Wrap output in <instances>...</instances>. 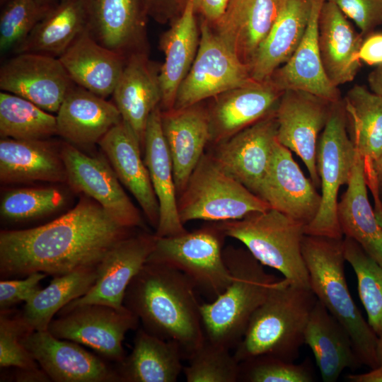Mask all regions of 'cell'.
I'll use <instances>...</instances> for the list:
<instances>
[{
	"label": "cell",
	"instance_id": "obj_1",
	"mask_svg": "<svg viewBox=\"0 0 382 382\" xmlns=\"http://www.w3.org/2000/svg\"><path fill=\"white\" fill-rule=\"evenodd\" d=\"M96 201L83 197L65 214L35 228L0 233L2 279L35 272L57 277L97 267L120 241L132 234Z\"/></svg>",
	"mask_w": 382,
	"mask_h": 382
},
{
	"label": "cell",
	"instance_id": "obj_2",
	"mask_svg": "<svg viewBox=\"0 0 382 382\" xmlns=\"http://www.w3.org/2000/svg\"><path fill=\"white\" fill-rule=\"evenodd\" d=\"M196 291L180 271L146 262L129 283L124 306L145 330L176 343L188 359L206 338Z\"/></svg>",
	"mask_w": 382,
	"mask_h": 382
},
{
	"label": "cell",
	"instance_id": "obj_3",
	"mask_svg": "<svg viewBox=\"0 0 382 382\" xmlns=\"http://www.w3.org/2000/svg\"><path fill=\"white\" fill-rule=\"evenodd\" d=\"M317 298L311 289L279 279L253 314L245 332L233 349L241 363L270 355L294 362L304 344V334Z\"/></svg>",
	"mask_w": 382,
	"mask_h": 382
},
{
	"label": "cell",
	"instance_id": "obj_4",
	"mask_svg": "<svg viewBox=\"0 0 382 382\" xmlns=\"http://www.w3.org/2000/svg\"><path fill=\"white\" fill-rule=\"evenodd\" d=\"M343 238L305 234L303 257L308 272L310 288L317 299L345 328L362 365L378 366V337L364 318L347 286Z\"/></svg>",
	"mask_w": 382,
	"mask_h": 382
},
{
	"label": "cell",
	"instance_id": "obj_5",
	"mask_svg": "<svg viewBox=\"0 0 382 382\" xmlns=\"http://www.w3.org/2000/svg\"><path fill=\"white\" fill-rule=\"evenodd\" d=\"M224 258L231 274L225 291L200 311L206 338L229 349L242 340L250 320L279 280L246 248L228 247Z\"/></svg>",
	"mask_w": 382,
	"mask_h": 382
},
{
	"label": "cell",
	"instance_id": "obj_6",
	"mask_svg": "<svg viewBox=\"0 0 382 382\" xmlns=\"http://www.w3.org/2000/svg\"><path fill=\"white\" fill-rule=\"evenodd\" d=\"M218 225L226 236L242 243L262 265L277 270L291 284L311 289L302 253L303 224L270 208Z\"/></svg>",
	"mask_w": 382,
	"mask_h": 382
},
{
	"label": "cell",
	"instance_id": "obj_7",
	"mask_svg": "<svg viewBox=\"0 0 382 382\" xmlns=\"http://www.w3.org/2000/svg\"><path fill=\"white\" fill-rule=\"evenodd\" d=\"M178 199L183 224L193 220L226 221L270 209L269 204L204 154Z\"/></svg>",
	"mask_w": 382,
	"mask_h": 382
},
{
	"label": "cell",
	"instance_id": "obj_8",
	"mask_svg": "<svg viewBox=\"0 0 382 382\" xmlns=\"http://www.w3.org/2000/svg\"><path fill=\"white\" fill-rule=\"evenodd\" d=\"M226 236L218 224L177 236H156L146 262L161 263L180 271L197 291L212 301L231 282L222 250Z\"/></svg>",
	"mask_w": 382,
	"mask_h": 382
},
{
	"label": "cell",
	"instance_id": "obj_9",
	"mask_svg": "<svg viewBox=\"0 0 382 382\" xmlns=\"http://www.w3.org/2000/svg\"><path fill=\"white\" fill-rule=\"evenodd\" d=\"M356 155L342 98L332 103L329 119L318 139L317 168L321 203L314 219L305 226V234L343 238L337 216L338 192L342 185L349 183Z\"/></svg>",
	"mask_w": 382,
	"mask_h": 382
},
{
	"label": "cell",
	"instance_id": "obj_10",
	"mask_svg": "<svg viewBox=\"0 0 382 382\" xmlns=\"http://www.w3.org/2000/svg\"><path fill=\"white\" fill-rule=\"evenodd\" d=\"M139 322V318L126 307L117 309L103 304H83L61 309L47 331L59 339L88 346L120 364L125 358V336L136 329Z\"/></svg>",
	"mask_w": 382,
	"mask_h": 382
},
{
	"label": "cell",
	"instance_id": "obj_11",
	"mask_svg": "<svg viewBox=\"0 0 382 382\" xmlns=\"http://www.w3.org/2000/svg\"><path fill=\"white\" fill-rule=\"evenodd\" d=\"M198 50L180 85L173 108H186L241 86L252 79L241 63L204 19Z\"/></svg>",
	"mask_w": 382,
	"mask_h": 382
},
{
	"label": "cell",
	"instance_id": "obj_12",
	"mask_svg": "<svg viewBox=\"0 0 382 382\" xmlns=\"http://www.w3.org/2000/svg\"><path fill=\"white\" fill-rule=\"evenodd\" d=\"M332 104L306 91L286 90L275 111L278 142L301 158L316 188L320 187L318 143L329 119Z\"/></svg>",
	"mask_w": 382,
	"mask_h": 382
},
{
	"label": "cell",
	"instance_id": "obj_13",
	"mask_svg": "<svg viewBox=\"0 0 382 382\" xmlns=\"http://www.w3.org/2000/svg\"><path fill=\"white\" fill-rule=\"evenodd\" d=\"M60 151L72 189L94 199L121 226L130 229L143 226L139 210L105 158L87 155L68 142Z\"/></svg>",
	"mask_w": 382,
	"mask_h": 382
},
{
	"label": "cell",
	"instance_id": "obj_14",
	"mask_svg": "<svg viewBox=\"0 0 382 382\" xmlns=\"http://www.w3.org/2000/svg\"><path fill=\"white\" fill-rule=\"evenodd\" d=\"M74 85L59 59L48 55L15 54L0 68L3 91L22 97L49 112H57Z\"/></svg>",
	"mask_w": 382,
	"mask_h": 382
},
{
	"label": "cell",
	"instance_id": "obj_15",
	"mask_svg": "<svg viewBox=\"0 0 382 382\" xmlns=\"http://www.w3.org/2000/svg\"><path fill=\"white\" fill-rule=\"evenodd\" d=\"M275 111L216 144L210 154L224 171L256 195L268 171L277 140Z\"/></svg>",
	"mask_w": 382,
	"mask_h": 382
},
{
	"label": "cell",
	"instance_id": "obj_16",
	"mask_svg": "<svg viewBox=\"0 0 382 382\" xmlns=\"http://www.w3.org/2000/svg\"><path fill=\"white\" fill-rule=\"evenodd\" d=\"M51 381L118 382V371L78 343L59 339L47 330L32 331L21 340Z\"/></svg>",
	"mask_w": 382,
	"mask_h": 382
},
{
	"label": "cell",
	"instance_id": "obj_17",
	"mask_svg": "<svg viewBox=\"0 0 382 382\" xmlns=\"http://www.w3.org/2000/svg\"><path fill=\"white\" fill-rule=\"evenodd\" d=\"M155 235L131 234L117 243L98 265L91 289L63 308L83 304H103L122 309L126 290L153 251Z\"/></svg>",
	"mask_w": 382,
	"mask_h": 382
},
{
	"label": "cell",
	"instance_id": "obj_18",
	"mask_svg": "<svg viewBox=\"0 0 382 382\" xmlns=\"http://www.w3.org/2000/svg\"><path fill=\"white\" fill-rule=\"evenodd\" d=\"M257 196L271 209L308 225L316 217L321 195L292 157L291 151L275 141L271 163Z\"/></svg>",
	"mask_w": 382,
	"mask_h": 382
},
{
	"label": "cell",
	"instance_id": "obj_19",
	"mask_svg": "<svg viewBox=\"0 0 382 382\" xmlns=\"http://www.w3.org/2000/svg\"><path fill=\"white\" fill-rule=\"evenodd\" d=\"M84 6L86 30L98 43L127 58L146 52L142 0H84Z\"/></svg>",
	"mask_w": 382,
	"mask_h": 382
},
{
	"label": "cell",
	"instance_id": "obj_20",
	"mask_svg": "<svg viewBox=\"0 0 382 382\" xmlns=\"http://www.w3.org/2000/svg\"><path fill=\"white\" fill-rule=\"evenodd\" d=\"M282 93L270 79H251L214 97L207 109L210 141H224L274 112Z\"/></svg>",
	"mask_w": 382,
	"mask_h": 382
},
{
	"label": "cell",
	"instance_id": "obj_21",
	"mask_svg": "<svg viewBox=\"0 0 382 382\" xmlns=\"http://www.w3.org/2000/svg\"><path fill=\"white\" fill-rule=\"evenodd\" d=\"M161 125L170 156L178 195L184 190L210 141L207 108L199 103L161 110Z\"/></svg>",
	"mask_w": 382,
	"mask_h": 382
},
{
	"label": "cell",
	"instance_id": "obj_22",
	"mask_svg": "<svg viewBox=\"0 0 382 382\" xmlns=\"http://www.w3.org/2000/svg\"><path fill=\"white\" fill-rule=\"evenodd\" d=\"M159 70L146 52L129 55L112 95L122 120L134 132L141 148L149 117L161 100Z\"/></svg>",
	"mask_w": 382,
	"mask_h": 382
},
{
	"label": "cell",
	"instance_id": "obj_23",
	"mask_svg": "<svg viewBox=\"0 0 382 382\" xmlns=\"http://www.w3.org/2000/svg\"><path fill=\"white\" fill-rule=\"evenodd\" d=\"M324 1L311 0L309 21L299 47L269 79L282 91H306L334 103L342 99L340 91L325 74L318 46V17Z\"/></svg>",
	"mask_w": 382,
	"mask_h": 382
},
{
	"label": "cell",
	"instance_id": "obj_24",
	"mask_svg": "<svg viewBox=\"0 0 382 382\" xmlns=\"http://www.w3.org/2000/svg\"><path fill=\"white\" fill-rule=\"evenodd\" d=\"M119 180L132 194L151 225L157 228L159 204L149 173L141 156V144L122 120L98 142Z\"/></svg>",
	"mask_w": 382,
	"mask_h": 382
},
{
	"label": "cell",
	"instance_id": "obj_25",
	"mask_svg": "<svg viewBox=\"0 0 382 382\" xmlns=\"http://www.w3.org/2000/svg\"><path fill=\"white\" fill-rule=\"evenodd\" d=\"M283 0H230L214 31L239 61L249 66L271 30Z\"/></svg>",
	"mask_w": 382,
	"mask_h": 382
},
{
	"label": "cell",
	"instance_id": "obj_26",
	"mask_svg": "<svg viewBox=\"0 0 382 382\" xmlns=\"http://www.w3.org/2000/svg\"><path fill=\"white\" fill-rule=\"evenodd\" d=\"M57 113V134L76 146L98 144L122 120L113 102L76 84L66 94Z\"/></svg>",
	"mask_w": 382,
	"mask_h": 382
},
{
	"label": "cell",
	"instance_id": "obj_27",
	"mask_svg": "<svg viewBox=\"0 0 382 382\" xmlns=\"http://www.w3.org/2000/svg\"><path fill=\"white\" fill-rule=\"evenodd\" d=\"M144 162L159 204V220L156 237H166L187 232L182 223L178 207L170 156L161 125L160 105L151 113L145 132Z\"/></svg>",
	"mask_w": 382,
	"mask_h": 382
},
{
	"label": "cell",
	"instance_id": "obj_28",
	"mask_svg": "<svg viewBox=\"0 0 382 382\" xmlns=\"http://www.w3.org/2000/svg\"><path fill=\"white\" fill-rule=\"evenodd\" d=\"M364 37L333 3L325 0L318 17V46L325 74L335 86L354 80Z\"/></svg>",
	"mask_w": 382,
	"mask_h": 382
},
{
	"label": "cell",
	"instance_id": "obj_29",
	"mask_svg": "<svg viewBox=\"0 0 382 382\" xmlns=\"http://www.w3.org/2000/svg\"><path fill=\"white\" fill-rule=\"evenodd\" d=\"M58 59L76 85L104 98L112 95L127 61L98 43L86 30Z\"/></svg>",
	"mask_w": 382,
	"mask_h": 382
},
{
	"label": "cell",
	"instance_id": "obj_30",
	"mask_svg": "<svg viewBox=\"0 0 382 382\" xmlns=\"http://www.w3.org/2000/svg\"><path fill=\"white\" fill-rule=\"evenodd\" d=\"M194 0H186L181 13L161 37L164 62L159 70L161 110L173 108L178 88L188 74L199 44Z\"/></svg>",
	"mask_w": 382,
	"mask_h": 382
},
{
	"label": "cell",
	"instance_id": "obj_31",
	"mask_svg": "<svg viewBox=\"0 0 382 382\" xmlns=\"http://www.w3.org/2000/svg\"><path fill=\"white\" fill-rule=\"evenodd\" d=\"M304 344L311 349L324 382H335L346 369L362 366L345 328L317 299L311 313Z\"/></svg>",
	"mask_w": 382,
	"mask_h": 382
},
{
	"label": "cell",
	"instance_id": "obj_32",
	"mask_svg": "<svg viewBox=\"0 0 382 382\" xmlns=\"http://www.w3.org/2000/svg\"><path fill=\"white\" fill-rule=\"evenodd\" d=\"M311 8V0H283L271 30L249 66L253 80H268L290 59L304 35Z\"/></svg>",
	"mask_w": 382,
	"mask_h": 382
},
{
	"label": "cell",
	"instance_id": "obj_33",
	"mask_svg": "<svg viewBox=\"0 0 382 382\" xmlns=\"http://www.w3.org/2000/svg\"><path fill=\"white\" fill-rule=\"evenodd\" d=\"M347 185L337 207V221L343 236L357 242L382 266V226L369 199L364 160L357 151Z\"/></svg>",
	"mask_w": 382,
	"mask_h": 382
},
{
	"label": "cell",
	"instance_id": "obj_34",
	"mask_svg": "<svg viewBox=\"0 0 382 382\" xmlns=\"http://www.w3.org/2000/svg\"><path fill=\"white\" fill-rule=\"evenodd\" d=\"M0 180L4 183L66 181L61 151L47 139L0 141Z\"/></svg>",
	"mask_w": 382,
	"mask_h": 382
},
{
	"label": "cell",
	"instance_id": "obj_35",
	"mask_svg": "<svg viewBox=\"0 0 382 382\" xmlns=\"http://www.w3.org/2000/svg\"><path fill=\"white\" fill-rule=\"evenodd\" d=\"M183 358L176 343L142 328L136 333L131 353L117 370L122 382H175L183 370Z\"/></svg>",
	"mask_w": 382,
	"mask_h": 382
},
{
	"label": "cell",
	"instance_id": "obj_36",
	"mask_svg": "<svg viewBox=\"0 0 382 382\" xmlns=\"http://www.w3.org/2000/svg\"><path fill=\"white\" fill-rule=\"evenodd\" d=\"M84 0H59L13 54L32 52L59 58L86 30Z\"/></svg>",
	"mask_w": 382,
	"mask_h": 382
},
{
	"label": "cell",
	"instance_id": "obj_37",
	"mask_svg": "<svg viewBox=\"0 0 382 382\" xmlns=\"http://www.w3.org/2000/svg\"><path fill=\"white\" fill-rule=\"evenodd\" d=\"M343 101L349 136L368 168L382 154V96L356 84Z\"/></svg>",
	"mask_w": 382,
	"mask_h": 382
},
{
	"label": "cell",
	"instance_id": "obj_38",
	"mask_svg": "<svg viewBox=\"0 0 382 382\" xmlns=\"http://www.w3.org/2000/svg\"><path fill=\"white\" fill-rule=\"evenodd\" d=\"M97 276L98 266L54 277L47 287L25 302L23 318L33 330H47L54 316L71 301L85 295Z\"/></svg>",
	"mask_w": 382,
	"mask_h": 382
},
{
	"label": "cell",
	"instance_id": "obj_39",
	"mask_svg": "<svg viewBox=\"0 0 382 382\" xmlns=\"http://www.w3.org/2000/svg\"><path fill=\"white\" fill-rule=\"evenodd\" d=\"M57 134V118L18 96L0 93V135L18 140L47 139Z\"/></svg>",
	"mask_w": 382,
	"mask_h": 382
},
{
	"label": "cell",
	"instance_id": "obj_40",
	"mask_svg": "<svg viewBox=\"0 0 382 382\" xmlns=\"http://www.w3.org/2000/svg\"><path fill=\"white\" fill-rule=\"evenodd\" d=\"M345 260L357 280L359 296L367 314V322L378 337L382 335V266L354 240L345 237Z\"/></svg>",
	"mask_w": 382,
	"mask_h": 382
},
{
	"label": "cell",
	"instance_id": "obj_41",
	"mask_svg": "<svg viewBox=\"0 0 382 382\" xmlns=\"http://www.w3.org/2000/svg\"><path fill=\"white\" fill-rule=\"evenodd\" d=\"M66 200L65 192L55 187L12 190L2 197L1 217L13 222L37 219L59 210Z\"/></svg>",
	"mask_w": 382,
	"mask_h": 382
},
{
	"label": "cell",
	"instance_id": "obj_42",
	"mask_svg": "<svg viewBox=\"0 0 382 382\" xmlns=\"http://www.w3.org/2000/svg\"><path fill=\"white\" fill-rule=\"evenodd\" d=\"M188 359L183 370L187 382L239 381L240 363L233 354L207 338Z\"/></svg>",
	"mask_w": 382,
	"mask_h": 382
},
{
	"label": "cell",
	"instance_id": "obj_43",
	"mask_svg": "<svg viewBox=\"0 0 382 382\" xmlns=\"http://www.w3.org/2000/svg\"><path fill=\"white\" fill-rule=\"evenodd\" d=\"M52 5L39 0H8L2 4L0 13L1 54L13 53Z\"/></svg>",
	"mask_w": 382,
	"mask_h": 382
},
{
	"label": "cell",
	"instance_id": "obj_44",
	"mask_svg": "<svg viewBox=\"0 0 382 382\" xmlns=\"http://www.w3.org/2000/svg\"><path fill=\"white\" fill-rule=\"evenodd\" d=\"M239 381L312 382L313 375L306 363L296 364L273 356L260 355L240 363Z\"/></svg>",
	"mask_w": 382,
	"mask_h": 382
},
{
	"label": "cell",
	"instance_id": "obj_45",
	"mask_svg": "<svg viewBox=\"0 0 382 382\" xmlns=\"http://www.w3.org/2000/svg\"><path fill=\"white\" fill-rule=\"evenodd\" d=\"M34 331L28 325L22 313L11 315L8 310L1 311L0 315V366L1 368L40 367L21 343V340Z\"/></svg>",
	"mask_w": 382,
	"mask_h": 382
},
{
	"label": "cell",
	"instance_id": "obj_46",
	"mask_svg": "<svg viewBox=\"0 0 382 382\" xmlns=\"http://www.w3.org/2000/svg\"><path fill=\"white\" fill-rule=\"evenodd\" d=\"M351 19L365 37L382 25V0H326Z\"/></svg>",
	"mask_w": 382,
	"mask_h": 382
},
{
	"label": "cell",
	"instance_id": "obj_47",
	"mask_svg": "<svg viewBox=\"0 0 382 382\" xmlns=\"http://www.w3.org/2000/svg\"><path fill=\"white\" fill-rule=\"evenodd\" d=\"M47 276L35 272L21 279H3L0 282V308L8 310L20 302H26L41 289L40 282Z\"/></svg>",
	"mask_w": 382,
	"mask_h": 382
},
{
	"label": "cell",
	"instance_id": "obj_48",
	"mask_svg": "<svg viewBox=\"0 0 382 382\" xmlns=\"http://www.w3.org/2000/svg\"><path fill=\"white\" fill-rule=\"evenodd\" d=\"M359 57L369 66L382 64V33H371L364 37Z\"/></svg>",
	"mask_w": 382,
	"mask_h": 382
},
{
	"label": "cell",
	"instance_id": "obj_49",
	"mask_svg": "<svg viewBox=\"0 0 382 382\" xmlns=\"http://www.w3.org/2000/svg\"><path fill=\"white\" fill-rule=\"evenodd\" d=\"M148 16L156 21L165 23L178 11V8L183 9L185 4L181 0H142ZM186 3V2H185Z\"/></svg>",
	"mask_w": 382,
	"mask_h": 382
},
{
	"label": "cell",
	"instance_id": "obj_50",
	"mask_svg": "<svg viewBox=\"0 0 382 382\" xmlns=\"http://www.w3.org/2000/svg\"><path fill=\"white\" fill-rule=\"evenodd\" d=\"M364 170L368 187L374 198V211L376 214L380 199H382V154Z\"/></svg>",
	"mask_w": 382,
	"mask_h": 382
},
{
	"label": "cell",
	"instance_id": "obj_51",
	"mask_svg": "<svg viewBox=\"0 0 382 382\" xmlns=\"http://www.w3.org/2000/svg\"><path fill=\"white\" fill-rule=\"evenodd\" d=\"M230 0H194L196 11L210 25H214L224 15Z\"/></svg>",
	"mask_w": 382,
	"mask_h": 382
},
{
	"label": "cell",
	"instance_id": "obj_52",
	"mask_svg": "<svg viewBox=\"0 0 382 382\" xmlns=\"http://www.w3.org/2000/svg\"><path fill=\"white\" fill-rule=\"evenodd\" d=\"M13 379L18 382H47L51 381L47 374L41 369L36 368H16Z\"/></svg>",
	"mask_w": 382,
	"mask_h": 382
},
{
	"label": "cell",
	"instance_id": "obj_53",
	"mask_svg": "<svg viewBox=\"0 0 382 382\" xmlns=\"http://www.w3.org/2000/svg\"><path fill=\"white\" fill-rule=\"evenodd\" d=\"M346 378L351 382H382V364L366 373L349 374Z\"/></svg>",
	"mask_w": 382,
	"mask_h": 382
},
{
	"label": "cell",
	"instance_id": "obj_54",
	"mask_svg": "<svg viewBox=\"0 0 382 382\" xmlns=\"http://www.w3.org/2000/svg\"><path fill=\"white\" fill-rule=\"evenodd\" d=\"M369 89L382 96V64L376 66L367 77Z\"/></svg>",
	"mask_w": 382,
	"mask_h": 382
},
{
	"label": "cell",
	"instance_id": "obj_55",
	"mask_svg": "<svg viewBox=\"0 0 382 382\" xmlns=\"http://www.w3.org/2000/svg\"><path fill=\"white\" fill-rule=\"evenodd\" d=\"M376 356L378 365L382 364V335L378 337L377 347H376Z\"/></svg>",
	"mask_w": 382,
	"mask_h": 382
},
{
	"label": "cell",
	"instance_id": "obj_56",
	"mask_svg": "<svg viewBox=\"0 0 382 382\" xmlns=\"http://www.w3.org/2000/svg\"><path fill=\"white\" fill-rule=\"evenodd\" d=\"M376 216V218H377L379 224L382 226V199H380L379 208H378V210Z\"/></svg>",
	"mask_w": 382,
	"mask_h": 382
},
{
	"label": "cell",
	"instance_id": "obj_57",
	"mask_svg": "<svg viewBox=\"0 0 382 382\" xmlns=\"http://www.w3.org/2000/svg\"><path fill=\"white\" fill-rule=\"evenodd\" d=\"M39 1L46 4L52 5L55 4L57 1H58L59 0H39Z\"/></svg>",
	"mask_w": 382,
	"mask_h": 382
},
{
	"label": "cell",
	"instance_id": "obj_58",
	"mask_svg": "<svg viewBox=\"0 0 382 382\" xmlns=\"http://www.w3.org/2000/svg\"><path fill=\"white\" fill-rule=\"evenodd\" d=\"M6 1H8V0H0V4H1V6L2 4H4Z\"/></svg>",
	"mask_w": 382,
	"mask_h": 382
}]
</instances>
